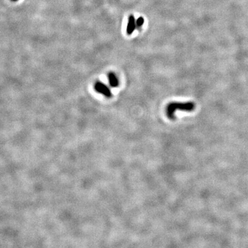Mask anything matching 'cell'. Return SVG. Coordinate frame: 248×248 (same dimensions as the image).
<instances>
[{"label":"cell","mask_w":248,"mask_h":248,"mask_svg":"<svg viewBox=\"0 0 248 248\" xmlns=\"http://www.w3.org/2000/svg\"><path fill=\"white\" fill-rule=\"evenodd\" d=\"M94 89L97 92L102 94L106 97L110 98L112 95L110 89L101 82L98 81L95 83Z\"/></svg>","instance_id":"obj_2"},{"label":"cell","mask_w":248,"mask_h":248,"mask_svg":"<svg viewBox=\"0 0 248 248\" xmlns=\"http://www.w3.org/2000/svg\"><path fill=\"white\" fill-rule=\"evenodd\" d=\"M136 21L135 20L134 17L130 15L128 19V22L126 27V33L128 35H130L134 32L136 27Z\"/></svg>","instance_id":"obj_3"},{"label":"cell","mask_w":248,"mask_h":248,"mask_svg":"<svg viewBox=\"0 0 248 248\" xmlns=\"http://www.w3.org/2000/svg\"><path fill=\"white\" fill-rule=\"evenodd\" d=\"M195 107V103L192 102H171L168 105L166 109L167 117L170 119H174L176 110L191 111L194 110Z\"/></svg>","instance_id":"obj_1"},{"label":"cell","mask_w":248,"mask_h":248,"mask_svg":"<svg viewBox=\"0 0 248 248\" xmlns=\"http://www.w3.org/2000/svg\"><path fill=\"white\" fill-rule=\"evenodd\" d=\"M12 1H14V2H16V1H17L18 0H11Z\"/></svg>","instance_id":"obj_6"},{"label":"cell","mask_w":248,"mask_h":248,"mask_svg":"<svg viewBox=\"0 0 248 248\" xmlns=\"http://www.w3.org/2000/svg\"><path fill=\"white\" fill-rule=\"evenodd\" d=\"M144 23V19L142 17H140L136 21V26L138 28H141Z\"/></svg>","instance_id":"obj_5"},{"label":"cell","mask_w":248,"mask_h":248,"mask_svg":"<svg viewBox=\"0 0 248 248\" xmlns=\"http://www.w3.org/2000/svg\"><path fill=\"white\" fill-rule=\"evenodd\" d=\"M108 80L110 85L112 87H117L119 85V81L116 75L112 72L108 74Z\"/></svg>","instance_id":"obj_4"}]
</instances>
